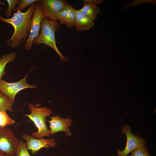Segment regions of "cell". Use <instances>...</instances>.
I'll return each instance as SVG.
<instances>
[{
    "mask_svg": "<svg viewBox=\"0 0 156 156\" xmlns=\"http://www.w3.org/2000/svg\"><path fill=\"white\" fill-rule=\"evenodd\" d=\"M36 6L35 3L32 4L24 12L17 10L10 18H5L0 15V21L11 24L14 28L12 37L6 41L7 44L15 48L21 45L22 39L23 43L25 42L29 34L31 17Z\"/></svg>",
    "mask_w": 156,
    "mask_h": 156,
    "instance_id": "cell-1",
    "label": "cell"
},
{
    "mask_svg": "<svg viewBox=\"0 0 156 156\" xmlns=\"http://www.w3.org/2000/svg\"><path fill=\"white\" fill-rule=\"evenodd\" d=\"M61 26L57 21L44 17L41 25V32L33 41L32 44H44L53 48L60 56L62 61H65L67 57H64L58 49L56 44L55 33L59 31Z\"/></svg>",
    "mask_w": 156,
    "mask_h": 156,
    "instance_id": "cell-2",
    "label": "cell"
},
{
    "mask_svg": "<svg viewBox=\"0 0 156 156\" xmlns=\"http://www.w3.org/2000/svg\"><path fill=\"white\" fill-rule=\"evenodd\" d=\"M40 106V104L35 105L29 103L28 106L31 113L29 114L24 115L28 117L37 127V132L31 133V136L36 138L49 137L51 135L50 130L48 129L46 123V118L53 114L52 111L50 108Z\"/></svg>",
    "mask_w": 156,
    "mask_h": 156,
    "instance_id": "cell-3",
    "label": "cell"
},
{
    "mask_svg": "<svg viewBox=\"0 0 156 156\" xmlns=\"http://www.w3.org/2000/svg\"><path fill=\"white\" fill-rule=\"evenodd\" d=\"M20 140L11 129L0 128V151L7 156H16Z\"/></svg>",
    "mask_w": 156,
    "mask_h": 156,
    "instance_id": "cell-4",
    "label": "cell"
},
{
    "mask_svg": "<svg viewBox=\"0 0 156 156\" xmlns=\"http://www.w3.org/2000/svg\"><path fill=\"white\" fill-rule=\"evenodd\" d=\"M121 133L126 135V146L125 149L122 151L118 148L117 156H127L129 153L138 147L145 145L147 142L145 139L140 138L138 135L132 133L130 127L127 124L122 126Z\"/></svg>",
    "mask_w": 156,
    "mask_h": 156,
    "instance_id": "cell-5",
    "label": "cell"
},
{
    "mask_svg": "<svg viewBox=\"0 0 156 156\" xmlns=\"http://www.w3.org/2000/svg\"><path fill=\"white\" fill-rule=\"evenodd\" d=\"M30 25L29 34L24 47L30 51L32 47L33 40L39 35L42 20L45 17L40 6L38 3L36 6L33 14Z\"/></svg>",
    "mask_w": 156,
    "mask_h": 156,
    "instance_id": "cell-6",
    "label": "cell"
},
{
    "mask_svg": "<svg viewBox=\"0 0 156 156\" xmlns=\"http://www.w3.org/2000/svg\"><path fill=\"white\" fill-rule=\"evenodd\" d=\"M28 74L17 82L9 83L1 79L0 81V91L14 102L15 95L21 90L27 88H35L36 87V84H30L27 83L26 79Z\"/></svg>",
    "mask_w": 156,
    "mask_h": 156,
    "instance_id": "cell-7",
    "label": "cell"
},
{
    "mask_svg": "<svg viewBox=\"0 0 156 156\" xmlns=\"http://www.w3.org/2000/svg\"><path fill=\"white\" fill-rule=\"evenodd\" d=\"M21 137L23 139L26 141L27 149L31 151L33 155L42 148L55 147L57 144L55 139L53 138L49 139L42 138H36L26 133H23Z\"/></svg>",
    "mask_w": 156,
    "mask_h": 156,
    "instance_id": "cell-8",
    "label": "cell"
},
{
    "mask_svg": "<svg viewBox=\"0 0 156 156\" xmlns=\"http://www.w3.org/2000/svg\"><path fill=\"white\" fill-rule=\"evenodd\" d=\"M38 4L44 17L54 21H56L57 13L64 6L69 4L68 1L64 0H41Z\"/></svg>",
    "mask_w": 156,
    "mask_h": 156,
    "instance_id": "cell-9",
    "label": "cell"
},
{
    "mask_svg": "<svg viewBox=\"0 0 156 156\" xmlns=\"http://www.w3.org/2000/svg\"><path fill=\"white\" fill-rule=\"evenodd\" d=\"M51 120L47 121L51 135L60 131L64 132L67 136L72 135L69 127L72 125L73 120L70 117L63 118L58 115L50 117Z\"/></svg>",
    "mask_w": 156,
    "mask_h": 156,
    "instance_id": "cell-10",
    "label": "cell"
},
{
    "mask_svg": "<svg viewBox=\"0 0 156 156\" xmlns=\"http://www.w3.org/2000/svg\"><path fill=\"white\" fill-rule=\"evenodd\" d=\"M76 10L70 4L63 7L57 14L56 20L60 21L61 24L66 25L71 28L74 26Z\"/></svg>",
    "mask_w": 156,
    "mask_h": 156,
    "instance_id": "cell-11",
    "label": "cell"
},
{
    "mask_svg": "<svg viewBox=\"0 0 156 156\" xmlns=\"http://www.w3.org/2000/svg\"><path fill=\"white\" fill-rule=\"evenodd\" d=\"M94 25V21L83 14L79 10H76L74 26L76 30H89Z\"/></svg>",
    "mask_w": 156,
    "mask_h": 156,
    "instance_id": "cell-12",
    "label": "cell"
},
{
    "mask_svg": "<svg viewBox=\"0 0 156 156\" xmlns=\"http://www.w3.org/2000/svg\"><path fill=\"white\" fill-rule=\"evenodd\" d=\"M84 2L83 7L80 11L83 14L91 19H96L100 12L99 8L96 5L90 3Z\"/></svg>",
    "mask_w": 156,
    "mask_h": 156,
    "instance_id": "cell-13",
    "label": "cell"
},
{
    "mask_svg": "<svg viewBox=\"0 0 156 156\" xmlns=\"http://www.w3.org/2000/svg\"><path fill=\"white\" fill-rule=\"evenodd\" d=\"M16 57L14 52H11L9 54H5L0 58V81L2 77L5 74V67L8 63L13 62Z\"/></svg>",
    "mask_w": 156,
    "mask_h": 156,
    "instance_id": "cell-14",
    "label": "cell"
},
{
    "mask_svg": "<svg viewBox=\"0 0 156 156\" xmlns=\"http://www.w3.org/2000/svg\"><path fill=\"white\" fill-rule=\"evenodd\" d=\"M14 102L0 91V111H13L12 107Z\"/></svg>",
    "mask_w": 156,
    "mask_h": 156,
    "instance_id": "cell-15",
    "label": "cell"
},
{
    "mask_svg": "<svg viewBox=\"0 0 156 156\" xmlns=\"http://www.w3.org/2000/svg\"><path fill=\"white\" fill-rule=\"evenodd\" d=\"M15 122L14 120L11 118L7 114L6 111H0V128L11 125Z\"/></svg>",
    "mask_w": 156,
    "mask_h": 156,
    "instance_id": "cell-16",
    "label": "cell"
},
{
    "mask_svg": "<svg viewBox=\"0 0 156 156\" xmlns=\"http://www.w3.org/2000/svg\"><path fill=\"white\" fill-rule=\"evenodd\" d=\"M131 153L130 155L127 156H151L145 145L138 147Z\"/></svg>",
    "mask_w": 156,
    "mask_h": 156,
    "instance_id": "cell-17",
    "label": "cell"
},
{
    "mask_svg": "<svg viewBox=\"0 0 156 156\" xmlns=\"http://www.w3.org/2000/svg\"><path fill=\"white\" fill-rule=\"evenodd\" d=\"M16 156H31L27 148L25 142L20 140L16 151Z\"/></svg>",
    "mask_w": 156,
    "mask_h": 156,
    "instance_id": "cell-18",
    "label": "cell"
},
{
    "mask_svg": "<svg viewBox=\"0 0 156 156\" xmlns=\"http://www.w3.org/2000/svg\"><path fill=\"white\" fill-rule=\"evenodd\" d=\"M8 5V9L5 12V15L7 17L9 18L10 17H12V10L15 9L16 6L19 4L20 0H6Z\"/></svg>",
    "mask_w": 156,
    "mask_h": 156,
    "instance_id": "cell-19",
    "label": "cell"
},
{
    "mask_svg": "<svg viewBox=\"0 0 156 156\" xmlns=\"http://www.w3.org/2000/svg\"><path fill=\"white\" fill-rule=\"evenodd\" d=\"M39 1L38 0H20L19 5L16 8V11L18 10L21 11H22L30 5H31L32 4L34 3L35 2Z\"/></svg>",
    "mask_w": 156,
    "mask_h": 156,
    "instance_id": "cell-20",
    "label": "cell"
},
{
    "mask_svg": "<svg viewBox=\"0 0 156 156\" xmlns=\"http://www.w3.org/2000/svg\"><path fill=\"white\" fill-rule=\"evenodd\" d=\"M84 2L90 3L96 5L103 3L104 1L99 0H84Z\"/></svg>",
    "mask_w": 156,
    "mask_h": 156,
    "instance_id": "cell-21",
    "label": "cell"
},
{
    "mask_svg": "<svg viewBox=\"0 0 156 156\" xmlns=\"http://www.w3.org/2000/svg\"><path fill=\"white\" fill-rule=\"evenodd\" d=\"M0 5H2L4 6H6V5H5V2H2V1H0ZM0 10H4L5 9L2 8L1 7H0Z\"/></svg>",
    "mask_w": 156,
    "mask_h": 156,
    "instance_id": "cell-22",
    "label": "cell"
},
{
    "mask_svg": "<svg viewBox=\"0 0 156 156\" xmlns=\"http://www.w3.org/2000/svg\"><path fill=\"white\" fill-rule=\"evenodd\" d=\"M0 156H7V155L4 153L0 151Z\"/></svg>",
    "mask_w": 156,
    "mask_h": 156,
    "instance_id": "cell-23",
    "label": "cell"
},
{
    "mask_svg": "<svg viewBox=\"0 0 156 156\" xmlns=\"http://www.w3.org/2000/svg\"></svg>",
    "mask_w": 156,
    "mask_h": 156,
    "instance_id": "cell-24",
    "label": "cell"
}]
</instances>
